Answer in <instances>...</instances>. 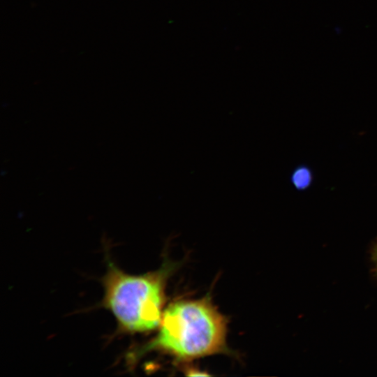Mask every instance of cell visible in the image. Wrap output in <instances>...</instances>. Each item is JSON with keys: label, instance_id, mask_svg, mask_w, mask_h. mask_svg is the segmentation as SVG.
Masks as SVG:
<instances>
[{"label": "cell", "instance_id": "6da1fadb", "mask_svg": "<svg viewBox=\"0 0 377 377\" xmlns=\"http://www.w3.org/2000/svg\"><path fill=\"white\" fill-rule=\"evenodd\" d=\"M156 337L145 348L189 360L223 351L226 320L207 298L181 300L163 313Z\"/></svg>", "mask_w": 377, "mask_h": 377}, {"label": "cell", "instance_id": "7a4b0ae2", "mask_svg": "<svg viewBox=\"0 0 377 377\" xmlns=\"http://www.w3.org/2000/svg\"><path fill=\"white\" fill-rule=\"evenodd\" d=\"M167 273V269H161L142 275H130L109 263L103 281V304L123 330L144 332L160 325Z\"/></svg>", "mask_w": 377, "mask_h": 377}, {"label": "cell", "instance_id": "277c9868", "mask_svg": "<svg viewBox=\"0 0 377 377\" xmlns=\"http://www.w3.org/2000/svg\"><path fill=\"white\" fill-rule=\"evenodd\" d=\"M372 258L375 263V272L377 274V243L376 244L373 252H372Z\"/></svg>", "mask_w": 377, "mask_h": 377}, {"label": "cell", "instance_id": "3957f363", "mask_svg": "<svg viewBox=\"0 0 377 377\" xmlns=\"http://www.w3.org/2000/svg\"><path fill=\"white\" fill-rule=\"evenodd\" d=\"M290 180L296 188L302 190L309 185L311 181V175L306 168L301 166L293 172Z\"/></svg>", "mask_w": 377, "mask_h": 377}]
</instances>
